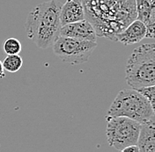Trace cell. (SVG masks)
<instances>
[{
	"label": "cell",
	"instance_id": "5",
	"mask_svg": "<svg viewBox=\"0 0 155 152\" xmlns=\"http://www.w3.org/2000/svg\"><path fill=\"white\" fill-rule=\"evenodd\" d=\"M107 121L106 135L110 147L122 151L130 145H136L141 123L124 116L105 117Z\"/></svg>",
	"mask_w": 155,
	"mask_h": 152
},
{
	"label": "cell",
	"instance_id": "9",
	"mask_svg": "<svg viewBox=\"0 0 155 152\" xmlns=\"http://www.w3.org/2000/svg\"><path fill=\"white\" fill-rule=\"evenodd\" d=\"M146 35V27L145 24L136 19L128 25L116 37V41H119L124 45H130L140 42Z\"/></svg>",
	"mask_w": 155,
	"mask_h": 152
},
{
	"label": "cell",
	"instance_id": "16",
	"mask_svg": "<svg viewBox=\"0 0 155 152\" xmlns=\"http://www.w3.org/2000/svg\"><path fill=\"white\" fill-rule=\"evenodd\" d=\"M5 76V70H4V67L2 64V62L0 61V78H3Z\"/></svg>",
	"mask_w": 155,
	"mask_h": 152
},
{
	"label": "cell",
	"instance_id": "13",
	"mask_svg": "<svg viewBox=\"0 0 155 152\" xmlns=\"http://www.w3.org/2000/svg\"><path fill=\"white\" fill-rule=\"evenodd\" d=\"M3 48L7 55H18L21 52L22 46L18 39L8 38L5 41Z\"/></svg>",
	"mask_w": 155,
	"mask_h": 152
},
{
	"label": "cell",
	"instance_id": "12",
	"mask_svg": "<svg viewBox=\"0 0 155 152\" xmlns=\"http://www.w3.org/2000/svg\"><path fill=\"white\" fill-rule=\"evenodd\" d=\"M2 64L5 70H7L8 72L14 73L19 71L23 65V60L22 57L18 55H7V57L4 59L2 62Z\"/></svg>",
	"mask_w": 155,
	"mask_h": 152
},
{
	"label": "cell",
	"instance_id": "2",
	"mask_svg": "<svg viewBox=\"0 0 155 152\" xmlns=\"http://www.w3.org/2000/svg\"><path fill=\"white\" fill-rule=\"evenodd\" d=\"M61 6L59 1L50 0L39 4L28 14L25 24L27 35L39 48L52 46L59 36Z\"/></svg>",
	"mask_w": 155,
	"mask_h": 152
},
{
	"label": "cell",
	"instance_id": "14",
	"mask_svg": "<svg viewBox=\"0 0 155 152\" xmlns=\"http://www.w3.org/2000/svg\"><path fill=\"white\" fill-rule=\"evenodd\" d=\"M137 91L141 93L142 95L145 97V99L151 103V105L155 108V86H145V87H141L137 89Z\"/></svg>",
	"mask_w": 155,
	"mask_h": 152
},
{
	"label": "cell",
	"instance_id": "15",
	"mask_svg": "<svg viewBox=\"0 0 155 152\" xmlns=\"http://www.w3.org/2000/svg\"><path fill=\"white\" fill-rule=\"evenodd\" d=\"M123 152H139V150H138V147L136 145H130L128 147L124 148L123 150Z\"/></svg>",
	"mask_w": 155,
	"mask_h": 152
},
{
	"label": "cell",
	"instance_id": "11",
	"mask_svg": "<svg viewBox=\"0 0 155 152\" xmlns=\"http://www.w3.org/2000/svg\"><path fill=\"white\" fill-rule=\"evenodd\" d=\"M137 146L139 152H155V118L141 123Z\"/></svg>",
	"mask_w": 155,
	"mask_h": 152
},
{
	"label": "cell",
	"instance_id": "8",
	"mask_svg": "<svg viewBox=\"0 0 155 152\" xmlns=\"http://www.w3.org/2000/svg\"><path fill=\"white\" fill-rule=\"evenodd\" d=\"M137 19L142 21L146 27V38H154L155 0H135Z\"/></svg>",
	"mask_w": 155,
	"mask_h": 152
},
{
	"label": "cell",
	"instance_id": "1",
	"mask_svg": "<svg viewBox=\"0 0 155 152\" xmlns=\"http://www.w3.org/2000/svg\"><path fill=\"white\" fill-rule=\"evenodd\" d=\"M86 19L97 36L116 41V35L137 19L135 0H81Z\"/></svg>",
	"mask_w": 155,
	"mask_h": 152
},
{
	"label": "cell",
	"instance_id": "6",
	"mask_svg": "<svg viewBox=\"0 0 155 152\" xmlns=\"http://www.w3.org/2000/svg\"><path fill=\"white\" fill-rule=\"evenodd\" d=\"M52 46L55 55L62 62L80 64L89 60L96 48L97 42L59 35Z\"/></svg>",
	"mask_w": 155,
	"mask_h": 152
},
{
	"label": "cell",
	"instance_id": "7",
	"mask_svg": "<svg viewBox=\"0 0 155 152\" xmlns=\"http://www.w3.org/2000/svg\"><path fill=\"white\" fill-rule=\"evenodd\" d=\"M59 35L94 41H96L98 37L94 27L87 19L62 26Z\"/></svg>",
	"mask_w": 155,
	"mask_h": 152
},
{
	"label": "cell",
	"instance_id": "10",
	"mask_svg": "<svg viewBox=\"0 0 155 152\" xmlns=\"http://www.w3.org/2000/svg\"><path fill=\"white\" fill-rule=\"evenodd\" d=\"M86 19L81 0H66L60 10L61 27Z\"/></svg>",
	"mask_w": 155,
	"mask_h": 152
},
{
	"label": "cell",
	"instance_id": "3",
	"mask_svg": "<svg viewBox=\"0 0 155 152\" xmlns=\"http://www.w3.org/2000/svg\"><path fill=\"white\" fill-rule=\"evenodd\" d=\"M127 84L132 89L155 85V44L145 43L136 48L125 67Z\"/></svg>",
	"mask_w": 155,
	"mask_h": 152
},
{
	"label": "cell",
	"instance_id": "4",
	"mask_svg": "<svg viewBox=\"0 0 155 152\" xmlns=\"http://www.w3.org/2000/svg\"><path fill=\"white\" fill-rule=\"evenodd\" d=\"M107 115L124 116L139 123H144L155 118V108L137 90L124 89L113 100Z\"/></svg>",
	"mask_w": 155,
	"mask_h": 152
}]
</instances>
